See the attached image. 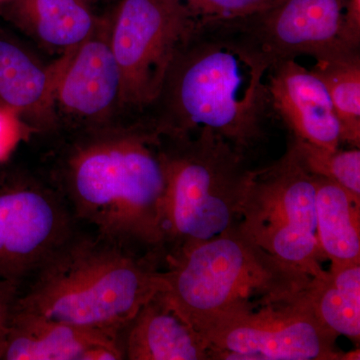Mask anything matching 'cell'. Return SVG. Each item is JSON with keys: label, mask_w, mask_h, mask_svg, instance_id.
I'll use <instances>...</instances> for the list:
<instances>
[{"label": "cell", "mask_w": 360, "mask_h": 360, "mask_svg": "<svg viewBox=\"0 0 360 360\" xmlns=\"http://www.w3.org/2000/svg\"><path fill=\"white\" fill-rule=\"evenodd\" d=\"M196 23L180 0H120L110 22L122 75L118 106L141 111L153 103L177 49Z\"/></svg>", "instance_id": "52a82bcc"}, {"label": "cell", "mask_w": 360, "mask_h": 360, "mask_svg": "<svg viewBox=\"0 0 360 360\" xmlns=\"http://www.w3.org/2000/svg\"><path fill=\"white\" fill-rule=\"evenodd\" d=\"M160 151L165 257L238 224L253 174L245 156L208 129L160 137Z\"/></svg>", "instance_id": "5b68a950"}, {"label": "cell", "mask_w": 360, "mask_h": 360, "mask_svg": "<svg viewBox=\"0 0 360 360\" xmlns=\"http://www.w3.org/2000/svg\"><path fill=\"white\" fill-rule=\"evenodd\" d=\"M348 0H281L262 13L224 21L269 70L309 56L324 60L360 51L345 22Z\"/></svg>", "instance_id": "9c48e42d"}, {"label": "cell", "mask_w": 360, "mask_h": 360, "mask_svg": "<svg viewBox=\"0 0 360 360\" xmlns=\"http://www.w3.org/2000/svg\"><path fill=\"white\" fill-rule=\"evenodd\" d=\"M317 240L331 264L360 262V200L333 180L312 175Z\"/></svg>", "instance_id": "9a60e30c"}, {"label": "cell", "mask_w": 360, "mask_h": 360, "mask_svg": "<svg viewBox=\"0 0 360 360\" xmlns=\"http://www.w3.org/2000/svg\"><path fill=\"white\" fill-rule=\"evenodd\" d=\"M274 116L290 136L329 149L340 148L341 129L324 84L296 60L279 63L267 77Z\"/></svg>", "instance_id": "7c38bea8"}, {"label": "cell", "mask_w": 360, "mask_h": 360, "mask_svg": "<svg viewBox=\"0 0 360 360\" xmlns=\"http://www.w3.org/2000/svg\"><path fill=\"white\" fill-rule=\"evenodd\" d=\"M161 274L167 300L202 338L226 317L296 297L311 279L260 248L238 224L168 253Z\"/></svg>", "instance_id": "277c9868"}, {"label": "cell", "mask_w": 360, "mask_h": 360, "mask_svg": "<svg viewBox=\"0 0 360 360\" xmlns=\"http://www.w3.org/2000/svg\"><path fill=\"white\" fill-rule=\"evenodd\" d=\"M165 186L160 136L143 122L90 130L63 153L54 176L79 227L161 266Z\"/></svg>", "instance_id": "6da1fadb"}, {"label": "cell", "mask_w": 360, "mask_h": 360, "mask_svg": "<svg viewBox=\"0 0 360 360\" xmlns=\"http://www.w3.org/2000/svg\"><path fill=\"white\" fill-rule=\"evenodd\" d=\"M13 1H15V0H0V6H6V4H11Z\"/></svg>", "instance_id": "484cf974"}, {"label": "cell", "mask_w": 360, "mask_h": 360, "mask_svg": "<svg viewBox=\"0 0 360 360\" xmlns=\"http://www.w3.org/2000/svg\"><path fill=\"white\" fill-rule=\"evenodd\" d=\"M238 225L260 248L309 276L326 272L317 240L314 176L288 144L278 160L253 169Z\"/></svg>", "instance_id": "8992f818"}, {"label": "cell", "mask_w": 360, "mask_h": 360, "mask_svg": "<svg viewBox=\"0 0 360 360\" xmlns=\"http://www.w3.org/2000/svg\"><path fill=\"white\" fill-rule=\"evenodd\" d=\"M20 116L15 111L0 105V162L15 148L21 135Z\"/></svg>", "instance_id": "7402d4cb"}, {"label": "cell", "mask_w": 360, "mask_h": 360, "mask_svg": "<svg viewBox=\"0 0 360 360\" xmlns=\"http://www.w3.org/2000/svg\"><path fill=\"white\" fill-rule=\"evenodd\" d=\"M304 296L319 321L335 335L360 340V262L331 264L311 277Z\"/></svg>", "instance_id": "ac0fdd59"}, {"label": "cell", "mask_w": 360, "mask_h": 360, "mask_svg": "<svg viewBox=\"0 0 360 360\" xmlns=\"http://www.w3.org/2000/svg\"><path fill=\"white\" fill-rule=\"evenodd\" d=\"M123 360H210L205 341L163 290L144 303L118 335Z\"/></svg>", "instance_id": "5bb4252c"}, {"label": "cell", "mask_w": 360, "mask_h": 360, "mask_svg": "<svg viewBox=\"0 0 360 360\" xmlns=\"http://www.w3.org/2000/svg\"><path fill=\"white\" fill-rule=\"evenodd\" d=\"M288 144L307 172L333 180L360 200L359 148L329 149L291 136Z\"/></svg>", "instance_id": "ffe728a7"}, {"label": "cell", "mask_w": 360, "mask_h": 360, "mask_svg": "<svg viewBox=\"0 0 360 360\" xmlns=\"http://www.w3.org/2000/svg\"><path fill=\"white\" fill-rule=\"evenodd\" d=\"M78 229L54 187L20 181L0 189V278L22 283Z\"/></svg>", "instance_id": "30bf717a"}, {"label": "cell", "mask_w": 360, "mask_h": 360, "mask_svg": "<svg viewBox=\"0 0 360 360\" xmlns=\"http://www.w3.org/2000/svg\"><path fill=\"white\" fill-rule=\"evenodd\" d=\"M0 360H123L118 336L13 307Z\"/></svg>", "instance_id": "4fadbf2b"}, {"label": "cell", "mask_w": 360, "mask_h": 360, "mask_svg": "<svg viewBox=\"0 0 360 360\" xmlns=\"http://www.w3.org/2000/svg\"><path fill=\"white\" fill-rule=\"evenodd\" d=\"M198 22L240 20L266 11L281 0H180Z\"/></svg>", "instance_id": "44dd1931"}, {"label": "cell", "mask_w": 360, "mask_h": 360, "mask_svg": "<svg viewBox=\"0 0 360 360\" xmlns=\"http://www.w3.org/2000/svg\"><path fill=\"white\" fill-rule=\"evenodd\" d=\"M269 68L224 22H198L180 44L144 122L160 137L208 129L246 158L274 116Z\"/></svg>", "instance_id": "7a4b0ae2"}, {"label": "cell", "mask_w": 360, "mask_h": 360, "mask_svg": "<svg viewBox=\"0 0 360 360\" xmlns=\"http://www.w3.org/2000/svg\"><path fill=\"white\" fill-rule=\"evenodd\" d=\"M359 348L354 350V352H343L341 360H359Z\"/></svg>", "instance_id": "d4e9b609"}, {"label": "cell", "mask_w": 360, "mask_h": 360, "mask_svg": "<svg viewBox=\"0 0 360 360\" xmlns=\"http://www.w3.org/2000/svg\"><path fill=\"white\" fill-rule=\"evenodd\" d=\"M60 63L53 106L90 122L118 106L122 75L111 47L110 22L98 23L84 41L66 51Z\"/></svg>", "instance_id": "8fae6325"}, {"label": "cell", "mask_w": 360, "mask_h": 360, "mask_svg": "<svg viewBox=\"0 0 360 360\" xmlns=\"http://www.w3.org/2000/svg\"><path fill=\"white\" fill-rule=\"evenodd\" d=\"M4 8L16 25L66 51L84 41L99 23L90 0H15Z\"/></svg>", "instance_id": "2e32d148"}, {"label": "cell", "mask_w": 360, "mask_h": 360, "mask_svg": "<svg viewBox=\"0 0 360 360\" xmlns=\"http://www.w3.org/2000/svg\"><path fill=\"white\" fill-rule=\"evenodd\" d=\"M328 90L341 129V141L360 146V51L316 60L310 70Z\"/></svg>", "instance_id": "d6986e66"}, {"label": "cell", "mask_w": 360, "mask_h": 360, "mask_svg": "<svg viewBox=\"0 0 360 360\" xmlns=\"http://www.w3.org/2000/svg\"><path fill=\"white\" fill-rule=\"evenodd\" d=\"M345 22L350 41L360 46V0H348Z\"/></svg>", "instance_id": "cb8c5ba5"}, {"label": "cell", "mask_w": 360, "mask_h": 360, "mask_svg": "<svg viewBox=\"0 0 360 360\" xmlns=\"http://www.w3.org/2000/svg\"><path fill=\"white\" fill-rule=\"evenodd\" d=\"M60 59L47 70L20 45L0 34V105L18 115L53 106Z\"/></svg>", "instance_id": "e0dca14e"}, {"label": "cell", "mask_w": 360, "mask_h": 360, "mask_svg": "<svg viewBox=\"0 0 360 360\" xmlns=\"http://www.w3.org/2000/svg\"><path fill=\"white\" fill-rule=\"evenodd\" d=\"M165 288L155 260L79 227L21 283L14 309L118 336Z\"/></svg>", "instance_id": "3957f363"}, {"label": "cell", "mask_w": 360, "mask_h": 360, "mask_svg": "<svg viewBox=\"0 0 360 360\" xmlns=\"http://www.w3.org/2000/svg\"><path fill=\"white\" fill-rule=\"evenodd\" d=\"M20 281L0 278V352L8 328L14 304L20 288Z\"/></svg>", "instance_id": "603a6c76"}, {"label": "cell", "mask_w": 360, "mask_h": 360, "mask_svg": "<svg viewBox=\"0 0 360 360\" xmlns=\"http://www.w3.org/2000/svg\"><path fill=\"white\" fill-rule=\"evenodd\" d=\"M338 338L317 319L303 291L226 317L203 340L210 360H341Z\"/></svg>", "instance_id": "ba28073f"}]
</instances>
